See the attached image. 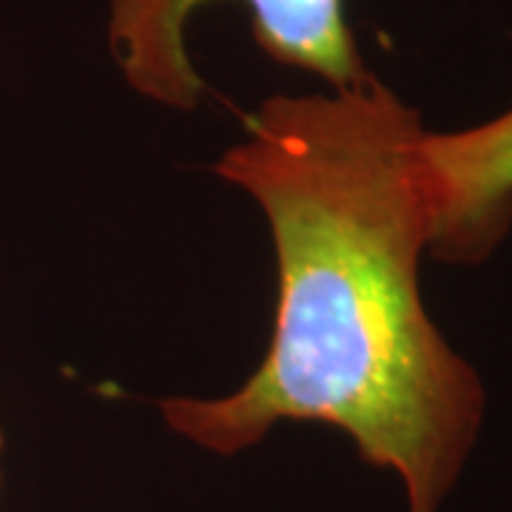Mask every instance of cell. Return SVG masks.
<instances>
[{"label": "cell", "instance_id": "1", "mask_svg": "<svg viewBox=\"0 0 512 512\" xmlns=\"http://www.w3.org/2000/svg\"><path fill=\"white\" fill-rule=\"evenodd\" d=\"M427 126L376 74L353 89L276 94L222 151L217 177L268 220L271 342L217 399L160 402L171 433L239 456L282 421H319L402 481L407 512H439L487 416V387L424 305L433 248Z\"/></svg>", "mask_w": 512, "mask_h": 512}, {"label": "cell", "instance_id": "2", "mask_svg": "<svg viewBox=\"0 0 512 512\" xmlns=\"http://www.w3.org/2000/svg\"><path fill=\"white\" fill-rule=\"evenodd\" d=\"M211 0H109V55L134 94L154 106L194 111L205 80L188 52V23ZM256 46L279 66L353 89L373 72L350 29L345 0H239Z\"/></svg>", "mask_w": 512, "mask_h": 512}, {"label": "cell", "instance_id": "3", "mask_svg": "<svg viewBox=\"0 0 512 512\" xmlns=\"http://www.w3.org/2000/svg\"><path fill=\"white\" fill-rule=\"evenodd\" d=\"M433 202L430 254L476 265L512 228V106L458 131H430L421 143Z\"/></svg>", "mask_w": 512, "mask_h": 512}, {"label": "cell", "instance_id": "4", "mask_svg": "<svg viewBox=\"0 0 512 512\" xmlns=\"http://www.w3.org/2000/svg\"><path fill=\"white\" fill-rule=\"evenodd\" d=\"M0 484H3V430H0Z\"/></svg>", "mask_w": 512, "mask_h": 512}]
</instances>
